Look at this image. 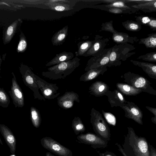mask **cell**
Returning a JSON list of instances; mask_svg holds the SVG:
<instances>
[{
	"label": "cell",
	"mask_w": 156,
	"mask_h": 156,
	"mask_svg": "<svg viewBox=\"0 0 156 156\" xmlns=\"http://www.w3.org/2000/svg\"><path fill=\"white\" fill-rule=\"evenodd\" d=\"M124 81L132 87L141 89L143 92L156 95V90L151 85L147 78L130 72L124 74Z\"/></svg>",
	"instance_id": "obj_5"
},
{
	"label": "cell",
	"mask_w": 156,
	"mask_h": 156,
	"mask_svg": "<svg viewBox=\"0 0 156 156\" xmlns=\"http://www.w3.org/2000/svg\"><path fill=\"white\" fill-rule=\"evenodd\" d=\"M102 112L107 122L111 125L115 126L116 123L115 116L111 113L105 112L103 110H102Z\"/></svg>",
	"instance_id": "obj_33"
},
{
	"label": "cell",
	"mask_w": 156,
	"mask_h": 156,
	"mask_svg": "<svg viewBox=\"0 0 156 156\" xmlns=\"http://www.w3.org/2000/svg\"><path fill=\"white\" fill-rule=\"evenodd\" d=\"M80 59L75 57L48 68V71L42 72L44 77L52 80L64 79L72 73L80 65Z\"/></svg>",
	"instance_id": "obj_2"
},
{
	"label": "cell",
	"mask_w": 156,
	"mask_h": 156,
	"mask_svg": "<svg viewBox=\"0 0 156 156\" xmlns=\"http://www.w3.org/2000/svg\"><path fill=\"white\" fill-rule=\"evenodd\" d=\"M46 156H55L49 152H47L46 154Z\"/></svg>",
	"instance_id": "obj_45"
},
{
	"label": "cell",
	"mask_w": 156,
	"mask_h": 156,
	"mask_svg": "<svg viewBox=\"0 0 156 156\" xmlns=\"http://www.w3.org/2000/svg\"><path fill=\"white\" fill-rule=\"evenodd\" d=\"M93 41H87L78 44V50L75 52L76 57L83 56L92 45Z\"/></svg>",
	"instance_id": "obj_26"
},
{
	"label": "cell",
	"mask_w": 156,
	"mask_h": 156,
	"mask_svg": "<svg viewBox=\"0 0 156 156\" xmlns=\"http://www.w3.org/2000/svg\"><path fill=\"white\" fill-rule=\"evenodd\" d=\"M135 48L128 43L120 44L115 45L111 48L109 62L107 67L119 66L122 61H124L135 52H131Z\"/></svg>",
	"instance_id": "obj_3"
},
{
	"label": "cell",
	"mask_w": 156,
	"mask_h": 156,
	"mask_svg": "<svg viewBox=\"0 0 156 156\" xmlns=\"http://www.w3.org/2000/svg\"><path fill=\"white\" fill-rule=\"evenodd\" d=\"M127 129L122 146L125 154L127 156H150L148 144L146 139L136 135L132 127H128Z\"/></svg>",
	"instance_id": "obj_1"
},
{
	"label": "cell",
	"mask_w": 156,
	"mask_h": 156,
	"mask_svg": "<svg viewBox=\"0 0 156 156\" xmlns=\"http://www.w3.org/2000/svg\"><path fill=\"white\" fill-rule=\"evenodd\" d=\"M146 108L154 115V118H156V108H155L146 106Z\"/></svg>",
	"instance_id": "obj_41"
},
{
	"label": "cell",
	"mask_w": 156,
	"mask_h": 156,
	"mask_svg": "<svg viewBox=\"0 0 156 156\" xmlns=\"http://www.w3.org/2000/svg\"><path fill=\"white\" fill-rule=\"evenodd\" d=\"M120 107L124 110L125 117L133 120L139 124L143 125L142 112L134 103L127 101L126 103Z\"/></svg>",
	"instance_id": "obj_12"
},
{
	"label": "cell",
	"mask_w": 156,
	"mask_h": 156,
	"mask_svg": "<svg viewBox=\"0 0 156 156\" xmlns=\"http://www.w3.org/2000/svg\"><path fill=\"white\" fill-rule=\"evenodd\" d=\"M0 132L11 154H14L16 150V140L11 130L8 126L3 124H0Z\"/></svg>",
	"instance_id": "obj_15"
},
{
	"label": "cell",
	"mask_w": 156,
	"mask_h": 156,
	"mask_svg": "<svg viewBox=\"0 0 156 156\" xmlns=\"http://www.w3.org/2000/svg\"><path fill=\"white\" fill-rule=\"evenodd\" d=\"M19 69L24 83L33 92L34 99L45 101L46 99L39 92V89L35 74L30 68L27 66L21 63Z\"/></svg>",
	"instance_id": "obj_6"
},
{
	"label": "cell",
	"mask_w": 156,
	"mask_h": 156,
	"mask_svg": "<svg viewBox=\"0 0 156 156\" xmlns=\"http://www.w3.org/2000/svg\"><path fill=\"white\" fill-rule=\"evenodd\" d=\"M68 27L67 25L54 34L51 39L53 45H59L63 44L68 35Z\"/></svg>",
	"instance_id": "obj_23"
},
{
	"label": "cell",
	"mask_w": 156,
	"mask_h": 156,
	"mask_svg": "<svg viewBox=\"0 0 156 156\" xmlns=\"http://www.w3.org/2000/svg\"><path fill=\"white\" fill-rule=\"evenodd\" d=\"M140 20L143 24H146L150 22L151 20L147 16H144L141 18Z\"/></svg>",
	"instance_id": "obj_40"
},
{
	"label": "cell",
	"mask_w": 156,
	"mask_h": 156,
	"mask_svg": "<svg viewBox=\"0 0 156 156\" xmlns=\"http://www.w3.org/2000/svg\"><path fill=\"white\" fill-rule=\"evenodd\" d=\"M123 10L124 9L117 8H111L109 11L111 12L118 13L123 12Z\"/></svg>",
	"instance_id": "obj_39"
},
{
	"label": "cell",
	"mask_w": 156,
	"mask_h": 156,
	"mask_svg": "<svg viewBox=\"0 0 156 156\" xmlns=\"http://www.w3.org/2000/svg\"><path fill=\"white\" fill-rule=\"evenodd\" d=\"M77 138L81 143L90 145L94 149L105 148L108 146V141L93 133L81 134Z\"/></svg>",
	"instance_id": "obj_9"
},
{
	"label": "cell",
	"mask_w": 156,
	"mask_h": 156,
	"mask_svg": "<svg viewBox=\"0 0 156 156\" xmlns=\"http://www.w3.org/2000/svg\"><path fill=\"white\" fill-rule=\"evenodd\" d=\"M72 127L74 133L78 135L85 130V127L80 118L75 116L72 122Z\"/></svg>",
	"instance_id": "obj_28"
},
{
	"label": "cell",
	"mask_w": 156,
	"mask_h": 156,
	"mask_svg": "<svg viewBox=\"0 0 156 156\" xmlns=\"http://www.w3.org/2000/svg\"><path fill=\"white\" fill-rule=\"evenodd\" d=\"M113 34L112 39L115 42L120 44L129 42V36L127 34L117 32Z\"/></svg>",
	"instance_id": "obj_30"
},
{
	"label": "cell",
	"mask_w": 156,
	"mask_h": 156,
	"mask_svg": "<svg viewBox=\"0 0 156 156\" xmlns=\"http://www.w3.org/2000/svg\"><path fill=\"white\" fill-rule=\"evenodd\" d=\"M108 39H102L96 37L91 47L83 56L87 57L92 56L94 57L98 55L105 49L108 42Z\"/></svg>",
	"instance_id": "obj_16"
},
{
	"label": "cell",
	"mask_w": 156,
	"mask_h": 156,
	"mask_svg": "<svg viewBox=\"0 0 156 156\" xmlns=\"http://www.w3.org/2000/svg\"><path fill=\"white\" fill-rule=\"evenodd\" d=\"M115 145L118 147V150L121 153L123 156H127L124 152L121 146L119 144L116 143Z\"/></svg>",
	"instance_id": "obj_42"
},
{
	"label": "cell",
	"mask_w": 156,
	"mask_h": 156,
	"mask_svg": "<svg viewBox=\"0 0 156 156\" xmlns=\"http://www.w3.org/2000/svg\"><path fill=\"white\" fill-rule=\"evenodd\" d=\"M27 48V42L26 37L23 33L20 35V40L17 48V51L19 53L24 52Z\"/></svg>",
	"instance_id": "obj_32"
},
{
	"label": "cell",
	"mask_w": 156,
	"mask_h": 156,
	"mask_svg": "<svg viewBox=\"0 0 156 156\" xmlns=\"http://www.w3.org/2000/svg\"><path fill=\"white\" fill-rule=\"evenodd\" d=\"M109 89L108 86L105 83L102 81H97L90 86L88 92L95 97H99L104 96L108 97L112 91Z\"/></svg>",
	"instance_id": "obj_14"
},
{
	"label": "cell",
	"mask_w": 156,
	"mask_h": 156,
	"mask_svg": "<svg viewBox=\"0 0 156 156\" xmlns=\"http://www.w3.org/2000/svg\"><path fill=\"white\" fill-rule=\"evenodd\" d=\"M0 144H1L2 145H3L2 142V140L0 137Z\"/></svg>",
	"instance_id": "obj_47"
},
{
	"label": "cell",
	"mask_w": 156,
	"mask_h": 156,
	"mask_svg": "<svg viewBox=\"0 0 156 156\" xmlns=\"http://www.w3.org/2000/svg\"><path fill=\"white\" fill-rule=\"evenodd\" d=\"M137 59L149 62H156V52H154L147 53L141 55Z\"/></svg>",
	"instance_id": "obj_35"
},
{
	"label": "cell",
	"mask_w": 156,
	"mask_h": 156,
	"mask_svg": "<svg viewBox=\"0 0 156 156\" xmlns=\"http://www.w3.org/2000/svg\"><path fill=\"white\" fill-rule=\"evenodd\" d=\"M30 119L34 127H39L41 122V115L39 110L33 106L30 108Z\"/></svg>",
	"instance_id": "obj_25"
},
{
	"label": "cell",
	"mask_w": 156,
	"mask_h": 156,
	"mask_svg": "<svg viewBox=\"0 0 156 156\" xmlns=\"http://www.w3.org/2000/svg\"><path fill=\"white\" fill-rule=\"evenodd\" d=\"M42 146L59 156H73L72 151L69 149L50 137H44L41 140Z\"/></svg>",
	"instance_id": "obj_7"
},
{
	"label": "cell",
	"mask_w": 156,
	"mask_h": 156,
	"mask_svg": "<svg viewBox=\"0 0 156 156\" xmlns=\"http://www.w3.org/2000/svg\"><path fill=\"white\" fill-rule=\"evenodd\" d=\"M116 87L121 93L129 96H136L143 92L141 89L135 88L127 83H118Z\"/></svg>",
	"instance_id": "obj_21"
},
{
	"label": "cell",
	"mask_w": 156,
	"mask_h": 156,
	"mask_svg": "<svg viewBox=\"0 0 156 156\" xmlns=\"http://www.w3.org/2000/svg\"><path fill=\"white\" fill-rule=\"evenodd\" d=\"M107 70V67L105 66L90 69L81 76L80 81L84 82L90 81L97 77L100 75H103Z\"/></svg>",
	"instance_id": "obj_18"
},
{
	"label": "cell",
	"mask_w": 156,
	"mask_h": 156,
	"mask_svg": "<svg viewBox=\"0 0 156 156\" xmlns=\"http://www.w3.org/2000/svg\"><path fill=\"white\" fill-rule=\"evenodd\" d=\"M106 7L110 8H121L129 9V7L126 5L124 1H116L110 4L105 6Z\"/></svg>",
	"instance_id": "obj_34"
},
{
	"label": "cell",
	"mask_w": 156,
	"mask_h": 156,
	"mask_svg": "<svg viewBox=\"0 0 156 156\" xmlns=\"http://www.w3.org/2000/svg\"><path fill=\"white\" fill-rule=\"evenodd\" d=\"M34 76L42 96L45 99H53L60 95L56 84L49 83L35 74Z\"/></svg>",
	"instance_id": "obj_8"
},
{
	"label": "cell",
	"mask_w": 156,
	"mask_h": 156,
	"mask_svg": "<svg viewBox=\"0 0 156 156\" xmlns=\"http://www.w3.org/2000/svg\"><path fill=\"white\" fill-rule=\"evenodd\" d=\"M151 121L155 124H156V118L152 117L151 118Z\"/></svg>",
	"instance_id": "obj_44"
},
{
	"label": "cell",
	"mask_w": 156,
	"mask_h": 156,
	"mask_svg": "<svg viewBox=\"0 0 156 156\" xmlns=\"http://www.w3.org/2000/svg\"><path fill=\"white\" fill-rule=\"evenodd\" d=\"M74 56V55L73 53L64 51L57 54L54 58L48 62L45 65L46 66H53L71 59Z\"/></svg>",
	"instance_id": "obj_22"
},
{
	"label": "cell",
	"mask_w": 156,
	"mask_h": 156,
	"mask_svg": "<svg viewBox=\"0 0 156 156\" xmlns=\"http://www.w3.org/2000/svg\"><path fill=\"white\" fill-rule=\"evenodd\" d=\"M122 25L129 30L136 31L140 29L139 24L135 22H125L122 23Z\"/></svg>",
	"instance_id": "obj_36"
},
{
	"label": "cell",
	"mask_w": 156,
	"mask_h": 156,
	"mask_svg": "<svg viewBox=\"0 0 156 156\" xmlns=\"http://www.w3.org/2000/svg\"><path fill=\"white\" fill-rule=\"evenodd\" d=\"M22 23V20L18 19L14 21L8 27L3 36V40L4 44L10 42Z\"/></svg>",
	"instance_id": "obj_17"
},
{
	"label": "cell",
	"mask_w": 156,
	"mask_h": 156,
	"mask_svg": "<svg viewBox=\"0 0 156 156\" xmlns=\"http://www.w3.org/2000/svg\"><path fill=\"white\" fill-rule=\"evenodd\" d=\"M12 78L11 90L8 92L11 98L15 107L22 108L24 105L23 94L16 79L13 72L12 73Z\"/></svg>",
	"instance_id": "obj_10"
},
{
	"label": "cell",
	"mask_w": 156,
	"mask_h": 156,
	"mask_svg": "<svg viewBox=\"0 0 156 156\" xmlns=\"http://www.w3.org/2000/svg\"><path fill=\"white\" fill-rule=\"evenodd\" d=\"M57 104L61 108L66 110L72 108L74 101L80 102L78 94L73 91H66L57 98Z\"/></svg>",
	"instance_id": "obj_13"
},
{
	"label": "cell",
	"mask_w": 156,
	"mask_h": 156,
	"mask_svg": "<svg viewBox=\"0 0 156 156\" xmlns=\"http://www.w3.org/2000/svg\"><path fill=\"white\" fill-rule=\"evenodd\" d=\"M2 59L1 58V55H0V73L1 72V63H2ZM1 76L0 75V78H1Z\"/></svg>",
	"instance_id": "obj_46"
},
{
	"label": "cell",
	"mask_w": 156,
	"mask_h": 156,
	"mask_svg": "<svg viewBox=\"0 0 156 156\" xmlns=\"http://www.w3.org/2000/svg\"><path fill=\"white\" fill-rule=\"evenodd\" d=\"M134 65L141 67L143 71L152 79H156V65L151 63L130 60Z\"/></svg>",
	"instance_id": "obj_20"
},
{
	"label": "cell",
	"mask_w": 156,
	"mask_h": 156,
	"mask_svg": "<svg viewBox=\"0 0 156 156\" xmlns=\"http://www.w3.org/2000/svg\"><path fill=\"white\" fill-rule=\"evenodd\" d=\"M146 38L141 39L139 44H144L147 48H156V34H152L148 35Z\"/></svg>",
	"instance_id": "obj_29"
},
{
	"label": "cell",
	"mask_w": 156,
	"mask_h": 156,
	"mask_svg": "<svg viewBox=\"0 0 156 156\" xmlns=\"http://www.w3.org/2000/svg\"><path fill=\"white\" fill-rule=\"evenodd\" d=\"M111 48L105 49L98 55L93 57L89 59L87 62L85 70L86 71L107 65L109 62Z\"/></svg>",
	"instance_id": "obj_11"
},
{
	"label": "cell",
	"mask_w": 156,
	"mask_h": 156,
	"mask_svg": "<svg viewBox=\"0 0 156 156\" xmlns=\"http://www.w3.org/2000/svg\"><path fill=\"white\" fill-rule=\"evenodd\" d=\"M10 103L9 97L3 88H0V106L4 108L9 106Z\"/></svg>",
	"instance_id": "obj_31"
},
{
	"label": "cell",
	"mask_w": 156,
	"mask_h": 156,
	"mask_svg": "<svg viewBox=\"0 0 156 156\" xmlns=\"http://www.w3.org/2000/svg\"><path fill=\"white\" fill-rule=\"evenodd\" d=\"M52 3H47V5L51 9L58 11H63L70 10L73 8L65 3L61 2L60 0H51Z\"/></svg>",
	"instance_id": "obj_24"
},
{
	"label": "cell",
	"mask_w": 156,
	"mask_h": 156,
	"mask_svg": "<svg viewBox=\"0 0 156 156\" xmlns=\"http://www.w3.org/2000/svg\"><path fill=\"white\" fill-rule=\"evenodd\" d=\"M149 26L155 29H156V20H151L148 23Z\"/></svg>",
	"instance_id": "obj_43"
},
{
	"label": "cell",
	"mask_w": 156,
	"mask_h": 156,
	"mask_svg": "<svg viewBox=\"0 0 156 156\" xmlns=\"http://www.w3.org/2000/svg\"><path fill=\"white\" fill-rule=\"evenodd\" d=\"M132 6L134 8L139 9L145 12L156 11V1H150L148 2L134 5Z\"/></svg>",
	"instance_id": "obj_27"
},
{
	"label": "cell",
	"mask_w": 156,
	"mask_h": 156,
	"mask_svg": "<svg viewBox=\"0 0 156 156\" xmlns=\"http://www.w3.org/2000/svg\"><path fill=\"white\" fill-rule=\"evenodd\" d=\"M108 98V101L112 108L120 107L127 102L122 94L117 89L112 91Z\"/></svg>",
	"instance_id": "obj_19"
},
{
	"label": "cell",
	"mask_w": 156,
	"mask_h": 156,
	"mask_svg": "<svg viewBox=\"0 0 156 156\" xmlns=\"http://www.w3.org/2000/svg\"><path fill=\"white\" fill-rule=\"evenodd\" d=\"M90 116V122L96 134L105 141H109L111 137L110 129L102 114L92 108Z\"/></svg>",
	"instance_id": "obj_4"
},
{
	"label": "cell",
	"mask_w": 156,
	"mask_h": 156,
	"mask_svg": "<svg viewBox=\"0 0 156 156\" xmlns=\"http://www.w3.org/2000/svg\"><path fill=\"white\" fill-rule=\"evenodd\" d=\"M148 146L150 156H156V149L150 144H148Z\"/></svg>",
	"instance_id": "obj_37"
},
{
	"label": "cell",
	"mask_w": 156,
	"mask_h": 156,
	"mask_svg": "<svg viewBox=\"0 0 156 156\" xmlns=\"http://www.w3.org/2000/svg\"><path fill=\"white\" fill-rule=\"evenodd\" d=\"M98 153L99 156H118L113 153L108 151H106L103 153Z\"/></svg>",
	"instance_id": "obj_38"
}]
</instances>
